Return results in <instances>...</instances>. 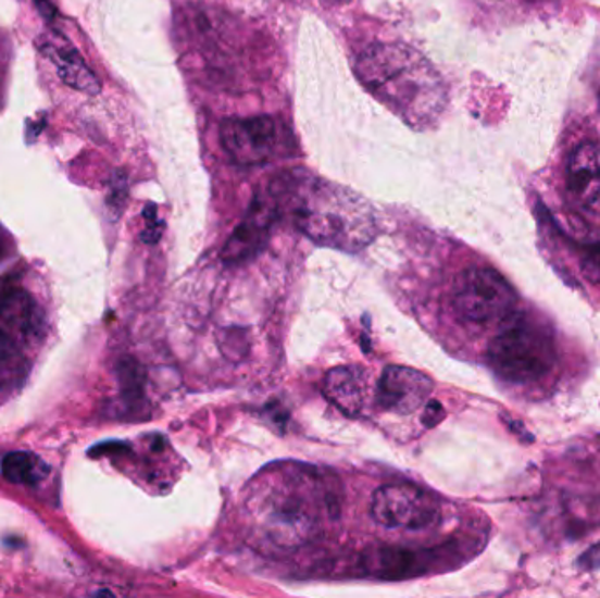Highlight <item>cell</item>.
I'll return each mask as SVG.
<instances>
[{
	"instance_id": "1",
	"label": "cell",
	"mask_w": 600,
	"mask_h": 598,
	"mask_svg": "<svg viewBox=\"0 0 600 598\" xmlns=\"http://www.w3.org/2000/svg\"><path fill=\"white\" fill-rule=\"evenodd\" d=\"M337 508L328 483L297 463L264 471L251 485L246 500V509L260 534L287 549L314 539Z\"/></svg>"
},
{
	"instance_id": "2",
	"label": "cell",
	"mask_w": 600,
	"mask_h": 598,
	"mask_svg": "<svg viewBox=\"0 0 600 598\" xmlns=\"http://www.w3.org/2000/svg\"><path fill=\"white\" fill-rule=\"evenodd\" d=\"M271 196L290 205L297 228L328 248L359 251L376 236L373 208L355 191L304 173H290L271 183Z\"/></svg>"
},
{
	"instance_id": "3",
	"label": "cell",
	"mask_w": 600,
	"mask_h": 598,
	"mask_svg": "<svg viewBox=\"0 0 600 598\" xmlns=\"http://www.w3.org/2000/svg\"><path fill=\"white\" fill-rule=\"evenodd\" d=\"M355 74L374 99L414 130L433 127L445 111L441 76L410 46H368L357 59Z\"/></svg>"
},
{
	"instance_id": "4",
	"label": "cell",
	"mask_w": 600,
	"mask_h": 598,
	"mask_svg": "<svg viewBox=\"0 0 600 598\" xmlns=\"http://www.w3.org/2000/svg\"><path fill=\"white\" fill-rule=\"evenodd\" d=\"M557 359L553 331L545 320L530 313L508 314L488 346L490 367L513 385L542 379L553 371Z\"/></svg>"
},
{
	"instance_id": "5",
	"label": "cell",
	"mask_w": 600,
	"mask_h": 598,
	"mask_svg": "<svg viewBox=\"0 0 600 598\" xmlns=\"http://www.w3.org/2000/svg\"><path fill=\"white\" fill-rule=\"evenodd\" d=\"M223 150L237 165L253 167L297 153L290 128L273 116L227 120L220 127Z\"/></svg>"
},
{
	"instance_id": "6",
	"label": "cell",
	"mask_w": 600,
	"mask_h": 598,
	"mask_svg": "<svg viewBox=\"0 0 600 598\" xmlns=\"http://www.w3.org/2000/svg\"><path fill=\"white\" fill-rule=\"evenodd\" d=\"M516 294L505 277L490 267L465 269L453 286V308L473 323L504 320L513 313Z\"/></svg>"
},
{
	"instance_id": "7",
	"label": "cell",
	"mask_w": 600,
	"mask_h": 598,
	"mask_svg": "<svg viewBox=\"0 0 600 598\" xmlns=\"http://www.w3.org/2000/svg\"><path fill=\"white\" fill-rule=\"evenodd\" d=\"M371 514L387 528L425 531L441 522V503L414 485H387L376 489Z\"/></svg>"
},
{
	"instance_id": "8",
	"label": "cell",
	"mask_w": 600,
	"mask_h": 598,
	"mask_svg": "<svg viewBox=\"0 0 600 598\" xmlns=\"http://www.w3.org/2000/svg\"><path fill=\"white\" fill-rule=\"evenodd\" d=\"M565 177L574 211L600 227V148L596 142H583L573 151Z\"/></svg>"
},
{
	"instance_id": "9",
	"label": "cell",
	"mask_w": 600,
	"mask_h": 598,
	"mask_svg": "<svg viewBox=\"0 0 600 598\" xmlns=\"http://www.w3.org/2000/svg\"><path fill=\"white\" fill-rule=\"evenodd\" d=\"M278 216L279 205L271 196V191L257 196L241 225L234 231L223 248V260L228 263H241L255 259L267 245L271 228Z\"/></svg>"
},
{
	"instance_id": "10",
	"label": "cell",
	"mask_w": 600,
	"mask_h": 598,
	"mask_svg": "<svg viewBox=\"0 0 600 598\" xmlns=\"http://www.w3.org/2000/svg\"><path fill=\"white\" fill-rule=\"evenodd\" d=\"M434 381L416 369L388 365L379 377L376 399L390 413L411 414L430 399Z\"/></svg>"
},
{
	"instance_id": "11",
	"label": "cell",
	"mask_w": 600,
	"mask_h": 598,
	"mask_svg": "<svg viewBox=\"0 0 600 598\" xmlns=\"http://www.w3.org/2000/svg\"><path fill=\"white\" fill-rule=\"evenodd\" d=\"M37 48L51 64L55 65L57 74L67 87L83 91L87 96H99V79L91 73V68L83 60L79 51L74 48L73 42L65 39L62 34L48 30L37 39Z\"/></svg>"
},
{
	"instance_id": "12",
	"label": "cell",
	"mask_w": 600,
	"mask_h": 598,
	"mask_svg": "<svg viewBox=\"0 0 600 598\" xmlns=\"http://www.w3.org/2000/svg\"><path fill=\"white\" fill-rule=\"evenodd\" d=\"M323 394L339 411L357 416L364 408V371L360 367L330 369L323 379Z\"/></svg>"
},
{
	"instance_id": "13",
	"label": "cell",
	"mask_w": 600,
	"mask_h": 598,
	"mask_svg": "<svg viewBox=\"0 0 600 598\" xmlns=\"http://www.w3.org/2000/svg\"><path fill=\"white\" fill-rule=\"evenodd\" d=\"M0 317L20 336L34 337L41 332V309L27 290L20 286H0Z\"/></svg>"
},
{
	"instance_id": "14",
	"label": "cell",
	"mask_w": 600,
	"mask_h": 598,
	"mask_svg": "<svg viewBox=\"0 0 600 598\" xmlns=\"http://www.w3.org/2000/svg\"><path fill=\"white\" fill-rule=\"evenodd\" d=\"M428 553L408 548H379L365 557L367 571L382 580H405L418 576L427 566L423 565Z\"/></svg>"
},
{
	"instance_id": "15",
	"label": "cell",
	"mask_w": 600,
	"mask_h": 598,
	"mask_svg": "<svg viewBox=\"0 0 600 598\" xmlns=\"http://www.w3.org/2000/svg\"><path fill=\"white\" fill-rule=\"evenodd\" d=\"M2 474L14 485L34 486L50 474V468L36 454L14 451L2 460Z\"/></svg>"
},
{
	"instance_id": "16",
	"label": "cell",
	"mask_w": 600,
	"mask_h": 598,
	"mask_svg": "<svg viewBox=\"0 0 600 598\" xmlns=\"http://www.w3.org/2000/svg\"><path fill=\"white\" fill-rule=\"evenodd\" d=\"M120 388L125 402L141 403L145 399L146 372L136 359H123L118 365Z\"/></svg>"
},
{
	"instance_id": "17",
	"label": "cell",
	"mask_w": 600,
	"mask_h": 598,
	"mask_svg": "<svg viewBox=\"0 0 600 598\" xmlns=\"http://www.w3.org/2000/svg\"><path fill=\"white\" fill-rule=\"evenodd\" d=\"M223 353L228 359L239 360L248 353V340H246V334L242 331H227L223 334L222 342H220Z\"/></svg>"
},
{
	"instance_id": "18",
	"label": "cell",
	"mask_w": 600,
	"mask_h": 598,
	"mask_svg": "<svg viewBox=\"0 0 600 598\" xmlns=\"http://www.w3.org/2000/svg\"><path fill=\"white\" fill-rule=\"evenodd\" d=\"M128 182L127 176L123 173H116L111 179L110 196H108V208L114 216H120L123 205L127 202Z\"/></svg>"
},
{
	"instance_id": "19",
	"label": "cell",
	"mask_w": 600,
	"mask_h": 598,
	"mask_svg": "<svg viewBox=\"0 0 600 598\" xmlns=\"http://www.w3.org/2000/svg\"><path fill=\"white\" fill-rule=\"evenodd\" d=\"M582 271L593 285L600 286V245L587 246L582 251Z\"/></svg>"
},
{
	"instance_id": "20",
	"label": "cell",
	"mask_w": 600,
	"mask_h": 598,
	"mask_svg": "<svg viewBox=\"0 0 600 598\" xmlns=\"http://www.w3.org/2000/svg\"><path fill=\"white\" fill-rule=\"evenodd\" d=\"M145 217L146 228L142 232V240L148 245H155L162 237V232H164V223L160 222L159 216H157L155 204L146 205Z\"/></svg>"
},
{
	"instance_id": "21",
	"label": "cell",
	"mask_w": 600,
	"mask_h": 598,
	"mask_svg": "<svg viewBox=\"0 0 600 598\" xmlns=\"http://www.w3.org/2000/svg\"><path fill=\"white\" fill-rule=\"evenodd\" d=\"M445 418V409H442L441 403L437 400H430L427 402V408H425V413H423L422 422L423 425L433 428V426L439 425Z\"/></svg>"
},
{
	"instance_id": "22",
	"label": "cell",
	"mask_w": 600,
	"mask_h": 598,
	"mask_svg": "<svg viewBox=\"0 0 600 598\" xmlns=\"http://www.w3.org/2000/svg\"><path fill=\"white\" fill-rule=\"evenodd\" d=\"M578 566L583 571H597L600 569V543L593 544L585 553L579 557Z\"/></svg>"
},
{
	"instance_id": "23",
	"label": "cell",
	"mask_w": 600,
	"mask_h": 598,
	"mask_svg": "<svg viewBox=\"0 0 600 598\" xmlns=\"http://www.w3.org/2000/svg\"><path fill=\"white\" fill-rule=\"evenodd\" d=\"M16 354H18V351L14 348L13 339L0 328V365L13 362Z\"/></svg>"
},
{
	"instance_id": "24",
	"label": "cell",
	"mask_w": 600,
	"mask_h": 598,
	"mask_svg": "<svg viewBox=\"0 0 600 598\" xmlns=\"http://www.w3.org/2000/svg\"><path fill=\"white\" fill-rule=\"evenodd\" d=\"M4 257V245H2V239H0V260Z\"/></svg>"
}]
</instances>
